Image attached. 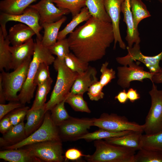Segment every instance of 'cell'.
I'll return each mask as SVG.
<instances>
[{
	"instance_id": "6da1fadb",
	"label": "cell",
	"mask_w": 162,
	"mask_h": 162,
	"mask_svg": "<svg viewBox=\"0 0 162 162\" xmlns=\"http://www.w3.org/2000/svg\"><path fill=\"white\" fill-rule=\"evenodd\" d=\"M67 39L72 53L88 63L102 58L114 40L111 22L92 16L76 28Z\"/></svg>"
},
{
	"instance_id": "7a4b0ae2",
	"label": "cell",
	"mask_w": 162,
	"mask_h": 162,
	"mask_svg": "<svg viewBox=\"0 0 162 162\" xmlns=\"http://www.w3.org/2000/svg\"><path fill=\"white\" fill-rule=\"evenodd\" d=\"M55 59L48 47L43 44L41 40L36 38L34 53L29 64L26 79L18 94L19 102L24 105L31 102L36 87L34 84V79L40 64L45 62L51 65L53 64Z\"/></svg>"
},
{
	"instance_id": "3957f363",
	"label": "cell",
	"mask_w": 162,
	"mask_h": 162,
	"mask_svg": "<svg viewBox=\"0 0 162 162\" xmlns=\"http://www.w3.org/2000/svg\"><path fill=\"white\" fill-rule=\"evenodd\" d=\"M53 65L57 75L50 99L45 105L46 112L50 111L56 104L66 99L79 74L69 69L64 61H61L57 58Z\"/></svg>"
},
{
	"instance_id": "277c9868",
	"label": "cell",
	"mask_w": 162,
	"mask_h": 162,
	"mask_svg": "<svg viewBox=\"0 0 162 162\" xmlns=\"http://www.w3.org/2000/svg\"><path fill=\"white\" fill-rule=\"evenodd\" d=\"M95 151L85 157L88 162H134L135 150L109 143L102 140H94Z\"/></svg>"
},
{
	"instance_id": "5b68a950",
	"label": "cell",
	"mask_w": 162,
	"mask_h": 162,
	"mask_svg": "<svg viewBox=\"0 0 162 162\" xmlns=\"http://www.w3.org/2000/svg\"><path fill=\"white\" fill-rule=\"evenodd\" d=\"M32 58L26 61L10 72H1V78L6 100L18 101L17 93L21 90L26 79Z\"/></svg>"
},
{
	"instance_id": "8992f818",
	"label": "cell",
	"mask_w": 162,
	"mask_h": 162,
	"mask_svg": "<svg viewBox=\"0 0 162 162\" xmlns=\"http://www.w3.org/2000/svg\"><path fill=\"white\" fill-rule=\"evenodd\" d=\"M49 111L45 113L42 124L35 131L21 141L3 148L5 149H17L45 141L61 140L57 126L52 121Z\"/></svg>"
},
{
	"instance_id": "52a82bcc",
	"label": "cell",
	"mask_w": 162,
	"mask_h": 162,
	"mask_svg": "<svg viewBox=\"0 0 162 162\" xmlns=\"http://www.w3.org/2000/svg\"><path fill=\"white\" fill-rule=\"evenodd\" d=\"M149 94L151 104L143 124L144 132L145 134L153 135L162 132V90H158L152 82Z\"/></svg>"
},
{
	"instance_id": "ba28073f",
	"label": "cell",
	"mask_w": 162,
	"mask_h": 162,
	"mask_svg": "<svg viewBox=\"0 0 162 162\" xmlns=\"http://www.w3.org/2000/svg\"><path fill=\"white\" fill-rule=\"evenodd\" d=\"M94 118H78L70 117L57 126L62 141H74L80 140L88 133V130L93 126Z\"/></svg>"
},
{
	"instance_id": "9c48e42d",
	"label": "cell",
	"mask_w": 162,
	"mask_h": 162,
	"mask_svg": "<svg viewBox=\"0 0 162 162\" xmlns=\"http://www.w3.org/2000/svg\"><path fill=\"white\" fill-rule=\"evenodd\" d=\"M93 126L114 132L131 130L142 133L144 127V124L129 121L124 116L105 113L102 114L98 118H94Z\"/></svg>"
},
{
	"instance_id": "30bf717a",
	"label": "cell",
	"mask_w": 162,
	"mask_h": 162,
	"mask_svg": "<svg viewBox=\"0 0 162 162\" xmlns=\"http://www.w3.org/2000/svg\"><path fill=\"white\" fill-rule=\"evenodd\" d=\"M30 154L42 161L47 162H62L65 159L63 155L61 140L45 141L25 146Z\"/></svg>"
},
{
	"instance_id": "8fae6325",
	"label": "cell",
	"mask_w": 162,
	"mask_h": 162,
	"mask_svg": "<svg viewBox=\"0 0 162 162\" xmlns=\"http://www.w3.org/2000/svg\"><path fill=\"white\" fill-rule=\"evenodd\" d=\"M39 20L40 16L38 12L34 9L29 7L20 14H9L0 12V28L5 38L8 34L6 28L7 22L10 21L19 22L31 28L35 32L36 38L41 40L43 36L40 32L43 27L40 24Z\"/></svg>"
},
{
	"instance_id": "7c38bea8",
	"label": "cell",
	"mask_w": 162,
	"mask_h": 162,
	"mask_svg": "<svg viewBox=\"0 0 162 162\" xmlns=\"http://www.w3.org/2000/svg\"><path fill=\"white\" fill-rule=\"evenodd\" d=\"M128 51L127 55L116 58L117 62L123 66H127L130 62L138 60L141 62L149 70V72L155 74L160 70L161 67L159 62L162 60V51L154 56H148L143 55L140 50V44L135 43L133 46L126 47Z\"/></svg>"
},
{
	"instance_id": "4fadbf2b",
	"label": "cell",
	"mask_w": 162,
	"mask_h": 162,
	"mask_svg": "<svg viewBox=\"0 0 162 162\" xmlns=\"http://www.w3.org/2000/svg\"><path fill=\"white\" fill-rule=\"evenodd\" d=\"M134 62L126 66L117 68L118 85L124 88H129L130 82L134 81L142 82L143 80L148 79L151 80L154 74L144 70L143 67L139 66Z\"/></svg>"
},
{
	"instance_id": "5bb4252c",
	"label": "cell",
	"mask_w": 162,
	"mask_h": 162,
	"mask_svg": "<svg viewBox=\"0 0 162 162\" xmlns=\"http://www.w3.org/2000/svg\"><path fill=\"white\" fill-rule=\"evenodd\" d=\"M52 0H40L29 7L35 9L40 16V25L57 21L70 13L68 9H61L56 6Z\"/></svg>"
},
{
	"instance_id": "9a60e30c",
	"label": "cell",
	"mask_w": 162,
	"mask_h": 162,
	"mask_svg": "<svg viewBox=\"0 0 162 162\" xmlns=\"http://www.w3.org/2000/svg\"><path fill=\"white\" fill-rule=\"evenodd\" d=\"M124 0H104L105 9L111 19L112 26L114 37V49H115L117 43L122 49L126 48V44L121 38L119 26L121 6Z\"/></svg>"
},
{
	"instance_id": "2e32d148",
	"label": "cell",
	"mask_w": 162,
	"mask_h": 162,
	"mask_svg": "<svg viewBox=\"0 0 162 162\" xmlns=\"http://www.w3.org/2000/svg\"><path fill=\"white\" fill-rule=\"evenodd\" d=\"M34 48L35 41L32 38L20 45L10 46L12 56L11 69H15L26 61L32 58Z\"/></svg>"
},
{
	"instance_id": "e0dca14e",
	"label": "cell",
	"mask_w": 162,
	"mask_h": 162,
	"mask_svg": "<svg viewBox=\"0 0 162 162\" xmlns=\"http://www.w3.org/2000/svg\"><path fill=\"white\" fill-rule=\"evenodd\" d=\"M97 74L96 69L89 66L86 71L82 74H78L68 94H83L87 92L92 85L98 81L97 77Z\"/></svg>"
},
{
	"instance_id": "ac0fdd59",
	"label": "cell",
	"mask_w": 162,
	"mask_h": 162,
	"mask_svg": "<svg viewBox=\"0 0 162 162\" xmlns=\"http://www.w3.org/2000/svg\"><path fill=\"white\" fill-rule=\"evenodd\" d=\"M121 12L124 15L123 21L127 26L125 39L130 47L133 46L134 43L140 44V39L138 29L135 27L131 10L130 0H124L121 6Z\"/></svg>"
},
{
	"instance_id": "d6986e66",
	"label": "cell",
	"mask_w": 162,
	"mask_h": 162,
	"mask_svg": "<svg viewBox=\"0 0 162 162\" xmlns=\"http://www.w3.org/2000/svg\"><path fill=\"white\" fill-rule=\"evenodd\" d=\"M36 34L29 26L21 23L15 24L9 29L7 37L12 46L20 45L32 38Z\"/></svg>"
},
{
	"instance_id": "ffe728a7",
	"label": "cell",
	"mask_w": 162,
	"mask_h": 162,
	"mask_svg": "<svg viewBox=\"0 0 162 162\" xmlns=\"http://www.w3.org/2000/svg\"><path fill=\"white\" fill-rule=\"evenodd\" d=\"M142 134L141 132L132 131L122 136L104 140L112 144L138 150L142 148Z\"/></svg>"
},
{
	"instance_id": "44dd1931",
	"label": "cell",
	"mask_w": 162,
	"mask_h": 162,
	"mask_svg": "<svg viewBox=\"0 0 162 162\" xmlns=\"http://www.w3.org/2000/svg\"><path fill=\"white\" fill-rule=\"evenodd\" d=\"M0 158L9 162H41L39 158L32 155L26 148L5 149L0 152Z\"/></svg>"
},
{
	"instance_id": "7402d4cb",
	"label": "cell",
	"mask_w": 162,
	"mask_h": 162,
	"mask_svg": "<svg viewBox=\"0 0 162 162\" xmlns=\"http://www.w3.org/2000/svg\"><path fill=\"white\" fill-rule=\"evenodd\" d=\"M67 18L63 16L58 20L50 23H44L41 26L44 29V34L41 42L45 46L48 47L54 44L57 40L59 30Z\"/></svg>"
},
{
	"instance_id": "603a6c76",
	"label": "cell",
	"mask_w": 162,
	"mask_h": 162,
	"mask_svg": "<svg viewBox=\"0 0 162 162\" xmlns=\"http://www.w3.org/2000/svg\"><path fill=\"white\" fill-rule=\"evenodd\" d=\"M27 137L23 121L13 126L0 138V146L3 147L13 145L22 140Z\"/></svg>"
},
{
	"instance_id": "cb8c5ba5",
	"label": "cell",
	"mask_w": 162,
	"mask_h": 162,
	"mask_svg": "<svg viewBox=\"0 0 162 162\" xmlns=\"http://www.w3.org/2000/svg\"><path fill=\"white\" fill-rule=\"evenodd\" d=\"M46 111L45 106L35 109H29L27 112V122L25 128L27 137L37 130L42 124L44 118Z\"/></svg>"
},
{
	"instance_id": "d4e9b609",
	"label": "cell",
	"mask_w": 162,
	"mask_h": 162,
	"mask_svg": "<svg viewBox=\"0 0 162 162\" xmlns=\"http://www.w3.org/2000/svg\"><path fill=\"white\" fill-rule=\"evenodd\" d=\"M36 0H2L0 2V12L9 14H20Z\"/></svg>"
},
{
	"instance_id": "484cf974",
	"label": "cell",
	"mask_w": 162,
	"mask_h": 162,
	"mask_svg": "<svg viewBox=\"0 0 162 162\" xmlns=\"http://www.w3.org/2000/svg\"><path fill=\"white\" fill-rule=\"evenodd\" d=\"M92 16L87 8L85 6L80 12L73 17L70 22L62 30L59 32L57 40L66 38V36L72 33L80 23L86 21Z\"/></svg>"
},
{
	"instance_id": "4316f807",
	"label": "cell",
	"mask_w": 162,
	"mask_h": 162,
	"mask_svg": "<svg viewBox=\"0 0 162 162\" xmlns=\"http://www.w3.org/2000/svg\"><path fill=\"white\" fill-rule=\"evenodd\" d=\"M10 44L7 36L5 38L0 28V70L11 69L12 56L10 49Z\"/></svg>"
},
{
	"instance_id": "83f0119b",
	"label": "cell",
	"mask_w": 162,
	"mask_h": 162,
	"mask_svg": "<svg viewBox=\"0 0 162 162\" xmlns=\"http://www.w3.org/2000/svg\"><path fill=\"white\" fill-rule=\"evenodd\" d=\"M85 6L92 16L102 21L111 22L105 9L104 0H86Z\"/></svg>"
},
{
	"instance_id": "f1b7e54d",
	"label": "cell",
	"mask_w": 162,
	"mask_h": 162,
	"mask_svg": "<svg viewBox=\"0 0 162 162\" xmlns=\"http://www.w3.org/2000/svg\"><path fill=\"white\" fill-rule=\"evenodd\" d=\"M130 4L134 26L138 29L140 22L151 15L141 0H130Z\"/></svg>"
},
{
	"instance_id": "f546056e",
	"label": "cell",
	"mask_w": 162,
	"mask_h": 162,
	"mask_svg": "<svg viewBox=\"0 0 162 162\" xmlns=\"http://www.w3.org/2000/svg\"><path fill=\"white\" fill-rule=\"evenodd\" d=\"M53 82L50 77L45 82L38 86L35 98L30 109L40 108L44 106L47 96L50 92Z\"/></svg>"
},
{
	"instance_id": "4dcf8cb0",
	"label": "cell",
	"mask_w": 162,
	"mask_h": 162,
	"mask_svg": "<svg viewBox=\"0 0 162 162\" xmlns=\"http://www.w3.org/2000/svg\"><path fill=\"white\" fill-rule=\"evenodd\" d=\"M131 130L114 132L100 128L98 130L91 133H88L82 136L80 139H84L87 141L105 139L106 138L117 137L128 134Z\"/></svg>"
},
{
	"instance_id": "1f68e13d",
	"label": "cell",
	"mask_w": 162,
	"mask_h": 162,
	"mask_svg": "<svg viewBox=\"0 0 162 162\" xmlns=\"http://www.w3.org/2000/svg\"><path fill=\"white\" fill-rule=\"evenodd\" d=\"M64 61L66 65L72 71L79 74L86 71L89 66V63L80 59L72 52L65 56Z\"/></svg>"
},
{
	"instance_id": "d6a6232c",
	"label": "cell",
	"mask_w": 162,
	"mask_h": 162,
	"mask_svg": "<svg viewBox=\"0 0 162 162\" xmlns=\"http://www.w3.org/2000/svg\"><path fill=\"white\" fill-rule=\"evenodd\" d=\"M142 148L162 152V132L153 135L142 134Z\"/></svg>"
},
{
	"instance_id": "836d02e7",
	"label": "cell",
	"mask_w": 162,
	"mask_h": 162,
	"mask_svg": "<svg viewBox=\"0 0 162 162\" xmlns=\"http://www.w3.org/2000/svg\"><path fill=\"white\" fill-rule=\"evenodd\" d=\"M56 6L61 9H68L72 17L79 14L85 6L86 0H52Z\"/></svg>"
},
{
	"instance_id": "e575fe53",
	"label": "cell",
	"mask_w": 162,
	"mask_h": 162,
	"mask_svg": "<svg viewBox=\"0 0 162 162\" xmlns=\"http://www.w3.org/2000/svg\"><path fill=\"white\" fill-rule=\"evenodd\" d=\"M134 162H162V152L141 148L135 154Z\"/></svg>"
},
{
	"instance_id": "d590c367",
	"label": "cell",
	"mask_w": 162,
	"mask_h": 162,
	"mask_svg": "<svg viewBox=\"0 0 162 162\" xmlns=\"http://www.w3.org/2000/svg\"><path fill=\"white\" fill-rule=\"evenodd\" d=\"M65 103L69 104L76 111L87 113L91 112L87 102L84 99L83 94H68L65 100Z\"/></svg>"
},
{
	"instance_id": "8d00e7d4",
	"label": "cell",
	"mask_w": 162,
	"mask_h": 162,
	"mask_svg": "<svg viewBox=\"0 0 162 162\" xmlns=\"http://www.w3.org/2000/svg\"><path fill=\"white\" fill-rule=\"evenodd\" d=\"M65 100L56 104L50 110L52 120L56 126L70 117L64 106Z\"/></svg>"
},
{
	"instance_id": "74e56055",
	"label": "cell",
	"mask_w": 162,
	"mask_h": 162,
	"mask_svg": "<svg viewBox=\"0 0 162 162\" xmlns=\"http://www.w3.org/2000/svg\"><path fill=\"white\" fill-rule=\"evenodd\" d=\"M48 48L52 54L56 56L57 58L62 61H64L65 56L70 52V46L66 38L57 40Z\"/></svg>"
},
{
	"instance_id": "f35d334b",
	"label": "cell",
	"mask_w": 162,
	"mask_h": 162,
	"mask_svg": "<svg viewBox=\"0 0 162 162\" xmlns=\"http://www.w3.org/2000/svg\"><path fill=\"white\" fill-rule=\"evenodd\" d=\"M49 65L45 62L41 63L40 64L34 81L36 86L42 85L50 77Z\"/></svg>"
},
{
	"instance_id": "ab89813d",
	"label": "cell",
	"mask_w": 162,
	"mask_h": 162,
	"mask_svg": "<svg viewBox=\"0 0 162 162\" xmlns=\"http://www.w3.org/2000/svg\"><path fill=\"white\" fill-rule=\"evenodd\" d=\"M108 64L107 62L102 64L100 70L101 74L99 81L103 87L116 77L115 71L112 68H109Z\"/></svg>"
},
{
	"instance_id": "60d3db41",
	"label": "cell",
	"mask_w": 162,
	"mask_h": 162,
	"mask_svg": "<svg viewBox=\"0 0 162 162\" xmlns=\"http://www.w3.org/2000/svg\"><path fill=\"white\" fill-rule=\"evenodd\" d=\"M29 107L23 106L15 109L8 115L13 126L16 125L23 121Z\"/></svg>"
},
{
	"instance_id": "b9f144b4",
	"label": "cell",
	"mask_w": 162,
	"mask_h": 162,
	"mask_svg": "<svg viewBox=\"0 0 162 162\" xmlns=\"http://www.w3.org/2000/svg\"><path fill=\"white\" fill-rule=\"evenodd\" d=\"M103 88L98 81L92 85L87 91V94L90 100L98 101L103 99L104 95L103 92Z\"/></svg>"
},
{
	"instance_id": "7bdbcfd3",
	"label": "cell",
	"mask_w": 162,
	"mask_h": 162,
	"mask_svg": "<svg viewBox=\"0 0 162 162\" xmlns=\"http://www.w3.org/2000/svg\"><path fill=\"white\" fill-rule=\"evenodd\" d=\"M18 101H11L8 104H0V120H1L6 114L14 110L24 106Z\"/></svg>"
},
{
	"instance_id": "ee69618b",
	"label": "cell",
	"mask_w": 162,
	"mask_h": 162,
	"mask_svg": "<svg viewBox=\"0 0 162 162\" xmlns=\"http://www.w3.org/2000/svg\"><path fill=\"white\" fill-rule=\"evenodd\" d=\"M87 155L83 154L79 149L71 148L68 149L65 153V159L71 160H78L82 157H86Z\"/></svg>"
},
{
	"instance_id": "f6af8a7d",
	"label": "cell",
	"mask_w": 162,
	"mask_h": 162,
	"mask_svg": "<svg viewBox=\"0 0 162 162\" xmlns=\"http://www.w3.org/2000/svg\"><path fill=\"white\" fill-rule=\"evenodd\" d=\"M13 126L8 116L4 117L0 122V131L3 134L9 130Z\"/></svg>"
},
{
	"instance_id": "bcb514c9",
	"label": "cell",
	"mask_w": 162,
	"mask_h": 162,
	"mask_svg": "<svg viewBox=\"0 0 162 162\" xmlns=\"http://www.w3.org/2000/svg\"><path fill=\"white\" fill-rule=\"evenodd\" d=\"M127 95L128 99L131 103H133L135 100L139 99L140 98V95L136 89H134L132 88H129L127 92Z\"/></svg>"
},
{
	"instance_id": "7dc6e473",
	"label": "cell",
	"mask_w": 162,
	"mask_h": 162,
	"mask_svg": "<svg viewBox=\"0 0 162 162\" xmlns=\"http://www.w3.org/2000/svg\"><path fill=\"white\" fill-rule=\"evenodd\" d=\"M115 99H117L121 104H124L128 100V99L126 92L125 89L120 92L115 97Z\"/></svg>"
},
{
	"instance_id": "c3c4849f",
	"label": "cell",
	"mask_w": 162,
	"mask_h": 162,
	"mask_svg": "<svg viewBox=\"0 0 162 162\" xmlns=\"http://www.w3.org/2000/svg\"><path fill=\"white\" fill-rule=\"evenodd\" d=\"M151 81L152 83L162 84V67L159 71L154 74Z\"/></svg>"
},
{
	"instance_id": "681fc988",
	"label": "cell",
	"mask_w": 162,
	"mask_h": 162,
	"mask_svg": "<svg viewBox=\"0 0 162 162\" xmlns=\"http://www.w3.org/2000/svg\"><path fill=\"white\" fill-rule=\"evenodd\" d=\"M6 100L5 93L3 88L2 80L0 77V104H4Z\"/></svg>"
},
{
	"instance_id": "f907efd6",
	"label": "cell",
	"mask_w": 162,
	"mask_h": 162,
	"mask_svg": "<svg viewBox=\"0 0 162 162\" xmlns=\"http://www.w3.org/2000/svg\"><path fill=\"white\" fill-rule=\"evenodd\" d=\"M160 1L161 2H162V0H160Z\"/></svg>"
},
{
	"instance_id": "816d5d0a",
	"label": "cell",
	"mask_w": 162,
	"mask_h": 162,
	"mask_svg": "<svg viewBox=\"0 0 162 162\" xmlns=\"http://www.w3.org/2000/svg\"><path fill=\"white\" fill-rule=\"evenodd\" d=\"M146 0L148 1V0Z\"/></svg>"
}]
</instances>
